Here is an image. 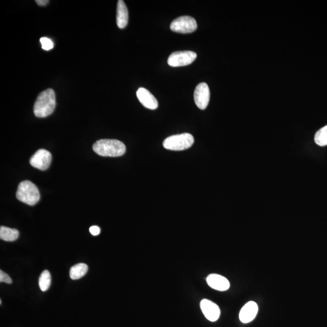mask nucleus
Wrapping results in <instances>:
<instances>
[{
    "label": "nucleus",
    "mask_w": 327,
    "mask_h": 327,
    "mask_svg": "<svg viewBox=\"0 0 327 327\" xmlns=\"http://www.w3.org/2000/svg\"><path fill=\"white\" fill-rule=\"evenodd\" d=\"M193 143V136L190 133H185L167 138L163 142V146L167 150L182 151L191 147Z\"/></svg>",
    "instance_id": "nucleus-4"
},
{
    "label": "nucleus",
    "mask_w": 327,
    "mask_h": 327,
    "mask_svg": "<svg viewBox=\"0 0 327 327\" xmlns=\"http://www.w3.org/2000/svg\"><path fill=\"white\" fill-rule=\"evenodd\" d=\"M56 107L55 92L47 88L38 96L34 106V113L38 118H45L53 112Z\"/></svg>",
    "instance_id": "nucleus-1"
},
{
    "label": "nucleus",
    "mask_w": 327,
    "mask_h": 327,
    "mask_svg": "<svg viewBox=\"0 0 327 327\" xmlns=\"http://www.w3.org/2000/svg\"><path fill=\"white\" fill-rule=\"evenodd\" d=\"M88 271V266L85 263H78L70 270V277L73 280H77L83 277Z\"/></svg>",
    "instance_id": "nucleus-15"
},
{
    "label": "nucleus",
    "mask_w": 327,
    "mask_h": 327,
    "mask_svg": "<svg viewBox=\"0 0 327 327\" xmlns=\"http://www.w3.org/2000/svg\"><path fill=\"white\" fill-rule=\"evenodd\" d=\"M200 307L206 318L210 321H217L220 316V307L214 302L206 299L203 300L200 303Z\"/></svg>",
    "instance_id": "nucleus-9"
},
{
    "label": "nucleus",
    "mask_w": 327,
    "mask_h": 327,
    "mask_svg": "<svg viewBox=\"0 0 327 327\" xmlns=\"http://www.w3.org/2000/svg\"><path fill=\"white\" fill-rule=\"evenodd\" d=\"M129 21L128 8L123 0H119L116 9V24L120 28L127 26Z\"/></svg>",
    "instance_id": "nucleus-13"
},
{
    "label": "nucleus",
    "mask_w": 327,
    "mask_h": 327,
    "mask_svg": "<svg viewBox=\"0 0 327 327\" xmlns=\"http://www.w3.org/2000/svg\"><path fill=\"white\" fill-rule=\"evenodd\" d=\"M211 93L208 85L205 82L197 85L194 92V100L199 109L204 110L207 107Z\"/></svg>",
    "instance_id": "nucleus-8"
},
{
    "label": "nucleus",
    "mask_w": 327,
    "mask_h": 327,
    "mask_svg": "<svg viewBox=\"0 0 327 327\" xmlns=\"http://www.w3.org/2000/svg\"><path fill=\"white\" fill-rule=\"evenodd\" d=\"M90 231L92 235L97 236L100 233V228L96 225H94V226L90 227Z\"/></svg>",
    "instance_id": "nucleus-20"
},
{
    "label": "nucleus",
    "mask_w": 327,
    "mask_h": 327,
    "mask_svg": "<svg viewBox=\"0 0 327 327\" xmlns=\"http://www.w3.org/2000/svg\"><path fill=\"white\" fill-rule=\"evenodd\" d=\"M197 57L196 53L192 51H177L171 54L167 63L171 67H182L192 64Z\"/></svg>",
    "instance_id": "nucleus-6"
},
{
    "label": "nucleus",
    "mask_w": 327,
    "mask_h": 327,
    "mask_svg": "<svg viewBox=\"0 0 327 327\" xmlns=\"http://www.w3.org/2000/svg\"><path fill=\"white\" fill-rule=\"evenodd\" d=\"M316 144L321 147L327 145V125L319 130L314 136Z\"/></svg>",
    "instance_id": "nucleus-17"
},
{
    "label": "nucleus",
    "mask_w": 327,
    "mask_h": 327,
    "mask_svg": "<svg viewBox=\"0 0 327 327\" xmlns=\"http://www.w3.org/2000/svg\"><path fill=\"white\" fill-rule=\"evenodd\" d=\"M206 280H207L209 286L216 290L226 291L230 286V282L228 279L220 275H210Z\"/></svg>",
    "instance_id": "nucleus-12"
},
{
    "label": "nucleus",
    "mask_w": 327,
    "mask_h": 327,
    "mask_svg": "<svg viewBox=\"0 0 327 327\" xmlns=\"http://www.w3.org/2000/svg\"><path fill=\"white\" fill-rule=\"evenodd\" d=\"M17 198L28 205H34L39 201L40 194L37 187L29 181H24L19 184Z\"/></svg>",
    "instance_id": "nucleus-3"
},
{
    "label": "nucleus",
    "mask_w": 327,
    "mask_h": 327,
    "mask_svg": "<svg viewBox=\"0 0 327 327\" xmlns=\"http://www.w3.org/2000/svg\"><path fill=\"white\" fill-rule=\"evenodd\" d=\"M95 153L102 157H118L125 154L126 147L123 142L116 139H101L93 145Z\"/></svg>",
    "instance_id": "nucleus-2"
},
{
    "label": "nucleus",
    "mask_w": 327,
    "mask_h": 327,
    "mask_svg": "<svg viewBox=\"0 0 327 327\" xmlns=\"http://www.w3.org/2000/svg\"><path fill=\"white\" fill-rule=\"evenodd\" d=\"M51 284V276L48 271H44L41 274L39 279V286L41 291H46L48 290Z\"/></svg>",
    "instance_id": "nucleus-16"
},
{
    "label": "nucleus",
    "mask_w": 327,
    "mask_h": 327,
    "mask_svg": "<svg viewBox=\"0 0 327 327\" xmlns=\"http://www.w3.org/2000/svg\"><path fill=\"white\" fill-rule=\"evenodd\" d=\"M136 96L142 106L148 109L155 110L158 107V101L150 92L145 88H139L136 92Z\"/></svg>",
    "instance_id": "nucleus-10"
},
{
    "label": "nucleus",
    "mask_w": 327,
    "mask_h": 327,
    "mask_svg": "<svg viewBox=\"0 0 327 327\" xmlns=\"http://www.w3.org/2000/svg\"><path fill=\"white\" fill-rule=\"evenodd\" d=\"M42 48L45 50H49L53 47V43L48 38L43 37L40 39Z\"/></svg>",
    "instance_id": "nucleus-18"
},
{
    "label": "nucleus",
    "mask_w": 327,
    "mask_h": 327,
    "mask_svg": "<svg viewBox=\"0 0 327 327\" xmlns=\"http://www.w3.org/2000/svg\"><path fill=\"white\" fill-rule=\"evenodd\" d=\"M52 161V155L45 149H40L30 160V164L37 169L45 170L48 169Z\"/></svg>",
    "instance_id": "nucleus-7"
},
{
    "label": "nucleus",
    "mask_w": 327,
    "mask_h": 327,
    "mask_svg": "<svg viewBox=\"0 0 327 327\" xmlns=\"http://www.w3.org/2000/svg\"><path fill=\"white\" fill-rule=\"evenodd\" d=\"M170 27L174 33L185 34L195 32L198 28V25L195 18L189 16H183L171 22Z\"/></svg>",
    "instance_id": "nucleus-5"
},
{
    "label": "nucleus",
    "mask_w": 327,
    "mask_h": 327,
    "mask_svg": "<svg viewBox=\"0 0 327 327\" xmlns=\"http://www.w3.org/2000/svg\"><path fill=\"white\" fill-rule=\"evenodd\" d=\"M0 282H5L6 284H12V279L9 277V275L5 274L4 272L0 271Z\"/></svg>",
    "instance_id": "nucleus-19"
},
{
    "label": "nucleus",
    "mask_w": 327,
    "mask_h": 327,
    "mask_svg": "<svg viewBox=\"0 0 327 327\" xmlns=\"http://www.w3.org/2000/svg\"><path fill=\"white\" fill-rule=\"evenodd\" d=\"M36 3L41 6H46L49 3L48 0H37Z\"/></svg>",
    "instance_id": "nucleus-21"
},
{
    "label": "nucleus",
    "mask_w": 327,
    "mask_h": 327,
    "mask_svg": "<svg viewBox=\"0 0 327 327\" xmlns=\"http://www.w3.org/2000/svg\"><path fill=\"white\" fill-rule=\"evenodd\" d=\"M19 232L17 229L5 226L0 227V238L8 242H13L18 239Z\"/></svg>",
    "instance_id": "nucleus-14"
},
{
    "label": "nucleus",
    "mask_w": 327,
    "mask_h": 327,
    "mask_svg": "<svg viewBox=\"0 0 327 327\" xmlns=\"http://www.w3.org/2000/svg\"><path fill=\"white\" fill-rule=\"evenodd\" d=\"M258 312V305L255 302L250 301L241 310L240 319L241 322L244 323L252 322L255 318Z\"/></svg>",
    "instance_id": "nucleus-11"
}]
</instances>
